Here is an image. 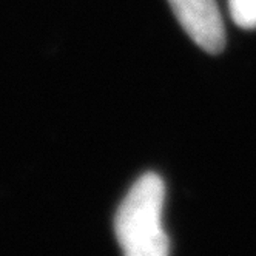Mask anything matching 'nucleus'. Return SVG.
<instances>
[{
	"label": "nucleus",
	"instance_id": "obj_2",
	"mask_svg": "<svg viewBox=\"0 0 256 256\" xmlns=\"http://www.w3.org/2000/svg\"><path fill=\"white\" fill-rule=\"evenodd\" d=\"M179 24L193 42L218 54L226 45V30L214 0H168Z\"/></svg>",
	"mask_w": 256,
	"mask_h": 256
},
{
	"label": "nucleus",
	"instance_id": "obj_1",
	"mask_svg": "<svg viewBox=\"0 0 256 256\" xmlns=\"http://www.w3.org/2000/svg\"><path fill=\"white\" fill-rule=\"evenodd\" d=\"M166 186L156 173L140 176L116 213L114 232L128 256H166L170 241L162 227Z\"/></svg>",
	"mask_w": 256,
	"mask_h": 256
},
{
	"label": "nucleus",
	"instance_id": "obj_3",
	"mask_svg": "<svg viewBox=\"0 0 256 256\" xmlns=\"http://www.w3.org/2000/svg\"><path fill=\"white\" fill-rule=\"evenodd\" d=\"M233 22L244 30L256 28V0H228Z\"/></svg>",
	"mask_w": 256,
	"mask_h": 256
}]
</instances>
